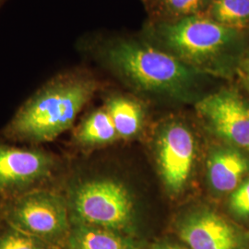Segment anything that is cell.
<instances>
[{
	"label": "cell",
	"mask_w": 249,
	"mask_h": 249,
	"mask_svg": "<svg viewBox=\"0 0 249 249\" xmlns=\"http://www.w3.org/2000/svg\"><path fill=\"white\" fill-rule=\"evenodd\" d=\"M97 89V80L87 74H56L19 107L6 125L5 136L32 146L52 142L71 127Z\"/></svg>",
	"instance_id": "cell-1"
},
{
	"label": "cell",
	"mask_w": 249,
	"mask_h": 249,
	"mask_svg": "<svg viewBox=\"0 0 249 249\" xmlns=\"http://www.w3.org/2000/svg\"><path fill=\"white\" fill-rule=\"evenodd\" d=\"M102 53L121 78L148 92L187 97L200 73L172 53L134 41L109 44Z\"/></svg>",
	"instance_id": "cell-2"
},
{
	"label": "cell",
	"mask_w": 249,
	"mask_h": 249,
	"mask_svg": "<svg viewBox=\"0 0 249 249\" xmlns=\"http://www.w3.org/2000/svg\"><path fill=\"white\" fill-rule=\"evenodd\" d=\"M3 219L56 249L67 247L72 223L66 196L53 187L40 188L3 200Z\"/></svg>",
	"instance_id": "cell-3"
},
{
	"label": "cell",
	"mask_w": 249,
	"mask_h": 249,
	"mask_svg": "<svg viewBox=\"0 0 249 249\" xmlns=\"http://www.w3.org/2000/svg\"><path fill=\"white\" fill-rule=\"evenodd\" d=\"M159 36L170 53L199 71L217 67L231 51L238 33L199 15L161 25Z\"/></svg>",
	"instance_id": "cell-4"
},
{
	"label": "cell",
	"mask_w": 249,
	"mask_h": 249,
	"mask_svg": "<svg viewBox=\"0 0 249 249\" xmlns=\"http://www.w3.org/2000/svg\"><path fill=\"white\" fill-rule=\"evenodd\" d=\"M72 223L119 231L129 225L133 203L123 184L111 178H91L72 185L65 195Z\"/></svg>",
	"instance_id": "cell-5"
},
{
	"label": "cell",
	"mask_w": 249,
	"mask_h": 249,
	"mask_svg": "<svg viewBox=\"0 0 249 249\" xmlns=\"http://www.w3.org/2000/svg\"><path fill=\"white\" fill-rule=\"evenodd\" d=\"M58 157L36 146L0 143V197L9 200L52 187L59 169Z\"/></svg>",
	"instance_id": "cell-6"
},
{
	"label": "cell",
	"mask_w": 249,
	"mask_h": 249,
	"mask_svg": "<svg viewBox=\"0 0 249 249\" xmlns=\"http://www.w3.org/2000/svg\"><path fill=\"white\" fill-rule=\"evenodd\" d=\"M197 114L214 133L230 145L249 151V102L232 89H221L199 100Z\"/></svg>",
	"instance_id": "cell-7"
},
{
	"label": "cell",
	"mask_w": 249,
	"mask_h": 249,
	"mask_svg": "<svg viewBox=\"0 0 249 249\" xmlns=\"http://www.w3.org/2000/svg\"><path fill=\"white\" fill-rule=\"evenodd\" d=\"M196 158V142L187 125L173 122L161 131L158 161L166 187L178 192L187 185Z\"/></svg>",
	"instance_id": "cell-8"
},
{
	"label": "cell",
	"mask_w": 249,
	"mask_h": 249,
	"mask_svg": "<svg viewBox=\"0 0 249 249\" xmlns=\"http://www.w3.org/2000/svg\"><path fill=\"white\" fill-rule=\"evenodd\" d=\"M180 236L191 249H241L244 242L234 224L210 211L187 218L180 228Z\"/></svg>",
	"instance_id": "cell-9"
},
{
	"label": "cell",
	"mask_w": 249,
	"mask_h": 249,
	"mask_svg": "<svg viewBox=\"0 0 249 249\" xmlns=\"http://www.w3.org/2000/svg\"><path fill=\"white\" fill-rule=\"evenodd\" d=\"M208 179L218 194H231L249 176V155L232 145L215 148L207 161Z\"/></svg>",
	"instance_id": "cell-10"
},
{
	"label": "cell",
	"mask_w": 249,
	"mask_h": 249,
	"mask_svg": "<svg viewBox=\"0 0 249 249\" xmlns=\"http://www.w3.org/2000/svg\"><path fill=\"white\" fill-rule=\"evenodd\" d=\"M69 249H134L116 231L72 223L67 243Z\"/></svg>",
	"instance_id": "cell-11"
},
{
	"label": "cell",
	"mask_w": 249,
	"mask_h": 249,
	"mask_svg": "<svg viewBox=\"0 0 249 249\" xmlns=\"http://www.w3.org/2000/svg\"><path fill=\"white\" fill-rule=\"evenodd\" d=\"M76 142L84 147H99L116 142L119 138L106 107L86 116L74 133Z\"/></svg>",
	"instance_id": "cell-12"
},
{
	"label": "cell",
	"mask_w": 249,
	"mask_h": 249,
	"mask_svg": "<svg viewBox=\"0 0 249 249\" xmlns=\"http://www.w3.org/2000/svg\"><path fill=\"white\" fill-rule=\"evenodd\" d=\"M105 107L119 138L127 139L140 131L142 125L143 110L138 102L123 96H114L107 100Z\"/></svg>",
	"instance_id": "cell-13"
},
{
	"label": "cell",
	"mask_w": 249,
	"mask_h": 249,
	"mask_svg": "<svg viewBox=\"0 0 249 249\" xmlns=\"http://www.w3.org/2000/svg\"><path fill=\"white\" fill-rule=\"evenodd\" d=\"M208 17L232 30L249 26V0H213Z\"/></svg>",
	"instance_id": "cell-14"
},
{
	"label": "cell",
	"mask_w": 249,
	"mask_h": 249,
	"mask_svg": "<svg viewBox=\"0 0 249 249\" xmlns=\"http://www.w3.org/2000/svg\"><path fill=\"white\" fill-rule=\"evenodd\" d=\"M0 249H56L24 231L11 226L0 232Z\"/></svg>",
	"instance_id": "cell-15"
},
{
	"label": "cell",
	"mask_w": 249,
	"mask_h": 249,
	"mask_svg": "<svg viewBox=\"0 0 249 249\" xmlns=\"http://www.w3.org/2000/svg\"><path fill=\"white\" fill-rule=\"evenodd\" d=\"M213 0H163V9L171 17L181 18L199 16L207 12Z\"/></svg>",
	"instance_id": "cell-16"
},
{
	"label": "cell",
	"mask_w": 249,
	"mask_h": 249,
	"mask_svg": "<svg viewBox=\"0 0 249 249\" xmlns=\"http://www.w3.org/2000/svg\"><path fill=\"white\" fill-rule=\"evenodd\" d=\"M228 207L238 219L249 220V176L230 194Z\"/></svg>",
	"instance_id": "cell-17"
},
{
	"label": "cell",
	"mask_w": 249,
	"mask_h": 249,
	"mask_svg": "<svg viewBox=\"0 0 249 249\" xmlns=\"http://www.w3.org/2000/svg\"><path fill=\"white\" fill-rule=\"evenodd\" d=\"M241 76L249 78V51L247 53L241 67Z\"/></svg>",
	"instance_id": "cell-18"
},
{
	"label": "cell",
	"mask_w": 249,
	"mask_h": 249,
	"mask_svg": "<svg viewBox=\"0 0 249 249\" xmlns=\"http://www.w3.org/2000/svg\"><path fill=\"white\" fill-rule=\"evenodd\" d=\"M153 249H181L171 245H156Z\"/></svg>",
	"instance_id": "cell-19"
},
{
	"label": "cell",
	"mask_w": 249,
	"mask_h": 249,
	"mask_svg": "<svg viewBox=\"0 0 249 249\" xmlns=\"http://www.w3.org/2000/svg\"><path fill=\"white\" fill-rule=\"evenodd\" d=\"M242 80H243V82H244V85L246 86V88H247V89H249V78L242 76Z\"/></svg>",
	"instance_id": "cell-20"
},
{
	"label": "cell",
	"mask_w": 249,
	"mask_h": 249,
	"mask_svg": "<svg viewBox=\"0 0 249 249\" xmlns=\"http://www.w3.org/2000/svg\"><path fill=\"white\" fill-rule=\"evenodd\" d=\"M0 218L3 219V213H2V203H0Z\"/></svg>",
	"instance_id": "cell-21"
},
{
	"label": "cell",
	"mask_w": 249,
	"mask_h": 249,
	"mask_svg": "<svg viewBox=\"0 0 249 249\" xmlns=\"http://www.w3.org/2000/svg\"><path fill=\"white\" fill-rule=\"evenodd\" d=\"M6 1H7V0H0V6H1L2 4H4Z\"/></svg>",
	"instance_id": "cell-22"
}]
</instances>
